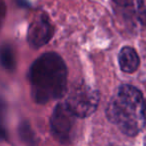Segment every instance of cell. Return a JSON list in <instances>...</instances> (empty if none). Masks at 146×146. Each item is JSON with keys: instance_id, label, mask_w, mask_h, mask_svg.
<instances>
[{"instance_id": "6da1fadb", "label": "cell", "mask_w": 146, "mask_h": 146, "mask_svg": "<svg viewBox=\"0 0 146 146\" xmlns=\"http://www.w3.org/2000/svg\"><path fill=\"white\" fill-rule=\"evenodd\" d=\"M67 67L60 55L47 52L29 68L28 78L33 100L45 104L62 97L67 88Z\"/></svg>"}, {"instance_id": "7a4b0ae2", "label": "cell", "mask_w": 146, "mask_h": 146, "mask_svg": "<svg viewBox=\"0 0 146 146\" xmlns=\"http://www.w3.org/2000/svg\"><path fill=\"white\" fill-rule=\"evenodd\" d=\"M106 116L122 133L137 135L146 123V103L141 91L132 85H121L108 103Z\"/></svg>"}, {"instance_id": "3957f363", "label": "cell", "mask_w": 146, "mask_h": 146, "mask_svg": "<svg viewBox=\"0 0 146 146\" xmlns=\"http://www.w3.org/2000/svg\"><path fill=\"white\" fill-rule=\"evenodd\" d=\"M100 96L97 90L80 82L71 88L64 103L79 118L92 115L97 109Z\"/></svg>"}, {"instance_id": "277c9868", "label": "cell", "mask_w": 146, "mask_h": 146, "mask_svg": "<svg viewBox=\"0 0 146 146\" xmlns=\"http://www.w3.org/2000/svg\"><path fill=\"white\" fill-rule=\"evenodd\" d=\"M77 116L62 102L56 105L50 118V129L53 137L61 144H69L74 138Z\"/></svg>"}, {"instance_id": "5b68a950", "label": "cell", "mask_w": 146, "mask_h": 146, "mask_svg": "<svg viewBox=\"0 0 146 146\" xmlns=\"http://www.w3.org/2000/svg\"><path fill=\"white\" fill-rule=\"evenodd\" d=\"M54 34V27L46 13H39L32 20L27 32V40L32 48L44 46Z\"/></svg>"}, {"instance_id": "8992f818", "label": "cell", "mask_w": 146, "mask_h": 146, "mask_svg": "<svg viewBox=\"0 0 146 146\" xmlns=\"http://www.w3.org/2000/svg\"><path fill=\"white\" fill-rule=\"evenodd\" d=\"M126 23L132 27L146 26V6L144 0H113Z\"/></svg>"}, {"instance_id": "52a82bcc", "label": "cell", "mask_w": 146, "mask_h": 146, "mask_svg": "<svg viewBox=\"0 0 146 146\" xmlns=\"http://www.w3.org/2000/svg\"><path fill=\"white\" fill-rule=\"evenodd\" d=\"M118 63L123 72L133 73L139 67L140 59L135 49L130 46H125L118 54Z\"/></svg>"}, {"instance_id": "ba28073f", "label": "cell", "mask_w": 146, "mask_h": 146, "mask_svg": "<svg viewBox=\"0 0 146 146\" xmlns=\"http://www.w3.org/2000/svg\"><path fill=\"white\" fill-rule=\"evenodd\" d=\"M0 64L4 69L12 71L15 68V55L13 48L10 44L4 43L0 46Z\"/></svg>"}, {"instance_id": "9c48e42d", "label": "cell", "mask_w": 146, "mask_h": 146, "mask_svg": "<svg viewBox=\"0 0 146 146\" xmlns=\"http://www.w3.org/2000/svg\"><path fill=\"white\" fill-rule=\"evenodd\" d=\"M18 133L20 136L21 140L25 143L26 146H35L36 144V137L33 132L31 126L29 125L28 122L22 121L19 124Z\"/></svg>"}, {"instance_id": "30bf717a", "label": "cell", "mask_w": 146, "mask_h": 146, "mask_svg": "<svg viewBox=\"0 0 146 146\" xmlns=\"http://www.w3.org/2000/svg\"><path fill=\"white\" fill-rule=\"evenodd\" d=\"M6 103L0 98V141H4L7 138L6 128Z\"/></svg>"}, {"instance_id": "8fae6325", "label": "cell", "mask_w": 146, "mask_h": 146, "mask_svg": "<svg viewBox=\"0 0 146 146\" xmlns=\"http://www.w3.org/2000/svg\"><path fill=\"white\" fill-rule=\"evenodd\" d=\"M6 16V4L4 0H0V27Z\"/></svg>"}]
</instances>
